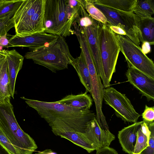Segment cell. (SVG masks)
Listing matches in <instances>:
<instances>
[{"label": "cell", "instance_id": "cell-30", "mask_svg": "<svg viewBox=\"0 0 154 154\" xmlns=\"http://www.w3.org/2000/svg\"><path fill=\"white\" fill-rule=\"evenodd\" d=\"M109 26L110 28L116 34L126 36L125 32L120 27L111 25H109Z\"/></svg>", "mask_w": 154, "mask_h": 154}, {"label": "cell", "instance_id": "cell-28", "mask_svg": "<svg viewBox=\"0 0 154 154\" xmlns=\"http://www.w3.org/2000/svg\"><path fill=\"white\" fill-rule=\"evenodd\" d=\"M143 121L146 124L154 122V107L145 105V109L142 114Z\"/></svg>", "mask_w": 154, "mask_h": 154}, {"label": "cell", "instance_id": "cell-11", "mask_svg": "<svg viewBox=\"0 0 154 154\" xmlns=\"http://www.w3.org/2000/svg\"><path fill=\"white\" fill-rule=\"evenodd\" d=\"M100 23L94 19L91 25L79 27L83 30L93 58L96 69L102 82H105L99 44L98 35Z\"/></svg>", "mask_w": 154, "mask_h": 154}, {"label": "cell", "instance_id": "cell-35", "mask_svg": "<svg viewBox=\"0 0 154 154\" xmlns=\"http://www.w3.org/2000/svg\"><path fill=\"white\" fill-rule=\"evenodd\" d=\"M52 151V150L51 149H46L42 151L35 153V154H48L49 152Z\"/></svg>", "mask_w": 154, "mask_h": 154}, {"label": "cell", "instance_id": "cell-32", "mask_svg": "<svg viewBox=\"0 0 154 154\" xmlns=\"http://www.w3.org/2000/svg\"><path fill=\"white\" fill-rule=\"evenodd\" d=\"M7 34L0 37V45L7 48L9 45L8 39L7 37Z\"/></svg>", "mask_w": 154, "mask_h": 154}, {"label": "cell", "instance_id": "cell-1", "mask_svg": "<svg viewBox=\"0 0 154 154\" xmlns=\"http://www.w3.org/2000/svg\"><path fill=\"white\" fill-rule=\"evenodd\" d=\"M30 107L48 124L56 136L64 132L85 133L88 123L96 118L90 110L72 107L55 102H46L22 97Z\"/></svg>", "mask_w": 154, "mask_h": 154}, {"label": "cell", "instance_id": "cell-19", "mask_svg": "<svg viewBox=\"0 0 154 154\" xmlns=\"http://www.w3.org/2000/svg\"><path fill=\"white\" fill-rule=\"evenodd\" d=\"M10 81L5 58L0 73V104L10 103Z\"/></svg>", "mask_w": 154, "mask_h": 154}, {"label": "cell", "instance_id": "cell-8", "mask_svg": "<svg viewBox=\"0 0 154 154\" xmlns=\"http://www.w3.org/2000/svg\"><path fill=\"white\" fill-rule=\"evenodd\" d=\"M93 3L105 16L109 25L122 28L125 32L126 36L139 46L138 24L140 18L137 16L133 12L122 11Z\"/></svg>", "mask_w": 154, "mask_h": 154}, {"label": "cell", "instance_id": "cell-2", "mask_svg": "<svg viewBox=\"0 0 154 154\" xmlns=\"http://www.w3.org/2000/svg\"><path fill=\"white\" fill-rule=\"evenodd\" d=\"M80 9L72 6L68 0H45L44 32L63 37L73 34L72 25Z\"/></svg>", "mask_w": 154, "mask_h": 154}, {"label": "cell", "instance_id": "cell-31", "mask_svg": "<svg viewBox=\"0 0 154 154\" xmlns=\"http://www.w3.org/2000/svg\"><path fill=\"white\" fill-rule=\"evenodd\" d=\"M142 43L141 49L142 52L146 55L151 51L150 45L148 42H145Z\"/></svg>", "mask_w": 154, "mask_h": 154}, {"label": "cell", "instance_id": "cell-34", "mask_svg": "<svg viewBox=\"0 0 154 154\" xmlns=\"http://www.w3.org/2000/svg\"><path fill=\"white\" fill-rule=\"evenodd\" d=\"M5 57L3 56L0 55V73L2 65L5 60Z\"/></svg>", "mask_w": 154, "mask_h": 154}, {"label": "cell", "instance_id": "cell-20", "mask_svg": "<svg viewBox=\"0 0 154 154\" xmlns=\"http://www.w3.org/2000/svg\"><path fill=\"white\" fill-rule=\"evenodd\" d=\"M93 3L118 10L133 12L136 0H95Z\"/></svg>", "mask_w": 154, "mask_h": 154}, {"label": "cell", "instance_id": "cell-13", "mask_svg": "<svg viewBox=\"0 0 154 154\" xmlns=\"http://www.w3.org/2000/svg\"><path fill=\"white\" fill-rule=\"evenodd\" d=\"M126 73L128 81L147 100H154V79L129 66Z\"/></svg>", "mask_w": 154, "mask_h": 154}, {"label": "cell", "instance_id": "cell-3", "mask_svg": "<svg viewBox=\"0 0 154 154\" xmlns=\"http://www.w3.org/2000/svg\"><path fill=\"white\" fill-rule=\"evenodd\" d=\"M24 57L54 73L67 69L69 64L73 66L75 61L65 39L61 36L51 44L27 52Z\"/></svg>", "mask_w": 154, "mask_h": 154}, {"label": "cell", "instance_id": "cell-15", "mask_svg": "<svg viewBox=\"0 0 154 154\" xmlns=\"http://www.w3.org/2000/svg\"><path fill=\"white\" fill-rule=\"evenodd\" d=\"M143 121L137 122L124 127L118 132L119 141L123 150L128 154H133L137 137V131Z\"/></svg>", "mask_w": 154, "mask_h": 154}, {"label": "cell", "instance_id": "cell-29", "mask_svg": "<svg viewBox=\"0 0 154 154\" xmlns=\"http://www.w3.org/2000/svg\"><path fill=\"white\" fill-rule=\"evenodd\" d=\"M96 154H118L114 149L109 147L102 148L96 151Z\"/></svg>", "mask_w": 154, "mask_h": 154}, {"label": "cell", "instance_id": "cell-14", "mask_svg": "<svg viewBox=\"0 0 154 154\" xmlns=\"http://www.w3.org/2000/svg\"><path fill=\"white\" fill-rule=\"evenodd\" d=\"M0 55L5 57L6 60L10 81V96L13 99L17 74L22 68L24 57L15 49L3 50Z\"/></svg>", "mask_w": 154, "mask_h": 154}, {"label": "cell", "instance_id": "cell-5", "mask_svg": "<svg viewBox=\"0 0 154 154\" xmlns=\"http://www.w3.org/2000/svg\"><path fill=\"white\" fill-rule=\"evenodd\" d=\"M0 128L21 154H32L38 148L34 140L18 124L11 103L0 104Z\"/></svg>", "mask_w": 154, "mask_h": 154}, {"label": "cell", "instance_id": "cell-16", "mask_svg": "<svg viewBox=\"0 0 154 154\" xmlns=\"http://www.w3.org/2000/svg\"><path fill=\"white\" fill-rule=\"evenodd\" d=\"M87 93L85 92L77 95L69 94L56 102L72 107L90 110L92 105V100L91 96Z\"/></svg>", "mask_w": 154, "mask_h": 154}, {"label": "cell", "instance_id": "cell-21", "mask_svg": "<svg viewBox=\"0 0 154 154\" xmlns=\"http://www.w3.org/2000/svg\"><path fill=\"white\" fill-rule=\"evenodd\" d=\"M133 12L140 19L152 17L154 13V0H136Z\"/></svg>", "mask_w": 154, "mask_h": 154}, {"label": "cell", "instance_id": "cell-24", "mask_svg": "<svg viewBox=\"0 0 154 154\" xmlns=\"http://www.w3.org/2000/svg\"><path fill=\"white\" fill-rule=\"evenodd\" d=\"M150 134L143 132L140 126L137 131L136 140L133 154H140L149 146Z\"/></svg>", "mask_w": 154, "mask_h": 154}, {"label": "cell", "instance_id": "cell-9", "mask_svg": "<svg viewBox=\"0 0 154 154\" xmlns=\"http://www.w3.org/2000/svg\"><path fill=\"white\" fill-rule=\"evenodd\" d=\"M103 100L115 110L116 116L125 122L134 123L140 116L126 96L112 87L104 88Z\"/></svg>", "mask_w": 154, "mask_h": 154}, {"label": "cell", "instance_id": "cell-22", "mask_svg": "<svg viewBox=\"0 0 154 154\" xmlns=\"http://www.w3.org/2000/svg\"><path fill=\"white\" fill-rule=\"evenodd\" d=\"M23 0H4L0 3V18H12L22 4Z\"/></svg>", "mask_w": 154, "mask_h": 154}, {"label": "cell", "instance_id": "cell-18", "mask_svg": "<svg viewBox=\"0 0 154 154\" xmlns=\"http://www.w3.org/2000/svg\"><path fill=\"white\" fill-rule=\"evenodd\" d=\"M139 39L142 43L146 42L150 45L154 44V18L140 19L138 24Z\"/></svg>", "mask_w": 154, "mask_h": 154}, {"label": "cell", "instance_id": "cell-7", "mask_svg": "<svg viewBox=\"0 0 154 154\" xmlns=\"http://www.w3.org/2000/svg\"><path fill=\"white\" fill-rule=\"evenodd\" d=\"M120 51L124 56L128 66H130L154 79V63L153 61L142 51L126 35L116 34Z\"/></svg>", "mask_w": 154, "mask_h": 154}, {"label": "cell", "instance_id": "cell-6", "mask_svg": "<svg viewBox=\"0 0 154 154\" xmlns=\"http://www.w3.org/2000/svg\"><path fill=\"white\" fill-rule=\"evenodd\" d=\"M98 39L105 79L103 86L106 88L110 86L112 76L116 72L120 49L116 34L108 24L100 23Z\"/></svg>", "mask_w": 154, "mask_h": 154}, {"label": "cell", "instance_id": "cell-17", "mask_svg": "<svg viewBox=\"0 0 154 154\" xmlns=\"http://www.w3.org/2000/svg\"><path fill=\"white\" fill-rule=\"evenodd\" d=\"M73 67L76 71L81 82L85 88L86 92L91 93L92 86L90 73L81 51L79 56L75 58Z\"/></svg>", "mask_w": 154, "mask_h": 154}, {"label": "cell", "instance_id": "cell-10", "mask_svg": "<svg viewBox=\"0 0 154 154\" xmlns=\"http://www.w3.org/2000/svg\"><path fill=\"white\" fill-rule=\"evenodd\" d=\"M79 135L88 142L97 151L109 147L115 139V135L109 131L108 125L99 124L96 118L89 122L84 133Z\"/></svg>", "mask_w": 154, "mask_h": 154}, {"label": "cell", "instance_id": "cell-26", "mask_svg": "<svg viewBox=\"0 0 154 154\" xmlns=\"http://www.w3.org/2000/svg\"><path fill=\"white\" fill-rule=\"evenodd\" d=\"M14 27V24L12 18L9 17L0 18V37L7 34Z\"/></svg>", "mask_w": 154, "mask_h": 154}, {"label": "cell", "instance_id": "cell-12", "mask_svg": "<svg viewBox=\"0 0 154 154\" xmlns=\"http://www.w3.org/2000/svg\"><path fill=\"white\" fill-rule=\"evenodd\" d=\"M58 36L45 32L25 36L16 35L8 39L9 45L7 47H25L29 48L30 51L46 46L54 42Z\"/></svg>", "mask_w": 154, "mask_h": 154}, {"label": "cell", "instance_id": "cell-37", "mask_svg": "<svg viewBox=\"0 0 154 154\" xmlns=\"http://www.w3.org/2000/svg\"><path fill=\"white\" fill-rule=\"evenodd\" d=\"M3 47L0 45V51L3 50Z\"/></svg>", "mask_w": 154, "mask_h": 154}, {"label": "cell", "instance_id": "cell-23", "mask_svg": "<svg viewBox=\"0 0 154 154\" xmlns=\"http://www.w3.org/2000/svg\"><path fill=\"white\" fill-rule=\"evenodd\" d=\"M83 4L85 10L93 19L102 23L108 24L105 16L95 7L93 0H83Z\"/></svg>", "mask_w": 154, "mask_h": 154}, {"label": "cell", "instance_id": "cell-4", "mask_svg": "<svg viewBox=\"0 0 154 154\" xmlns=\"http://www.w3.org/2000/svg\"><path fill=\"white\" fill-rule=\"evenodd\" d=\"M45 0H23L12 18L16 35L22 36L44 32Z\"/></svg>", "mask_w": 154, "mask_h": 154}, {"label": "cell", "instance_id": "cell-25", "mask_svg": "<svg viewBox=\"0 0 154 154\" xmlns=\"http://www.w3.org/2000/svg\"><path fill=\"white\" fill-rule=\"evenodd\" d=\"M0 143L10 154H21L0 128Z\"/></svg>", "mask_w": 154, "mask_h": 154}, {"label": "cell", "instance_id": "cell-27", "mask_svg": "<svg viewBox=\"0 0 154 154\" xmlns=\"http://www.w3.org/2000/svg\"><path fill=\"white\" fill-rule=\"evenodd\" d=\"M147 124L151 132L149 140V146L140 154H154V122Z\"/></svg>", "mask_w": 154, "mask_h": 154}, {"label": "cell", "instance_id": "cell-33", "mask_svg": "<svg viewBox=\"0 0 154 154\" xmlns=\"http://www.w3.org/2000/svg\"><path fill=\"white\" fill-rule=\"evenodd\" d=\"M0 154H10L8 151L0 143Z\"/></svg>", "mask_w": 154, "mask_h": 154}, {"label": "cell", "instance_id": "cell-38", "mask_svg": "<svg viewBox=\"0 0 154 154\" xmlns=\"http://www.w3.org/2000/svg\"><path fill=\"white\" fill-rule=\"evenodd\" d=\"M3 0H0V3H2L3 1Z\"/></svg>", "mask_w": 154, "mask_h": 154}, {"label": "cell", "instance_id": "cell-36", "mask_svg": "<svg viewBox=\"0 0 154 154\" xmlns=\"http://www.w3.org/2000/svg\"><path fill=\"white\" fill-rule=\"evenodd\" d=\"M48 154H57V153H56L52 151L51 152H49Z\"/></svg>", "mask_w": 154, "mask_h": 154}]
</instances>
